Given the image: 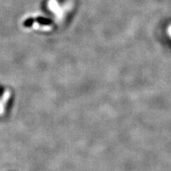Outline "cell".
<instances>
[{
  "mask_svg": "<svg viewBox=\"0 0 171 171\" xmlns=\"http://www.w3.org/2000/svg\"><path fill=\"white\" fill-rule=\"evenodd\" d=\"M170 34H171V27H170Z\"/></svg>",
  "mask_w": 171,
  "mask_h": 171,
  "instance_id": "cell-3",
  "label": "cell"
},
{
  "mask_svg": "<svg viewBox=\"0 0 171 171\" xmlns=\"http://www.w3.org/2000/svg\"><path fill=\"white\" fill-rule=\"evenodd\" d=\"M38 21L41 24H51V21L48 19H45V18H39Z\"/></svg>",
  "mask_w": 171,
  "mask_h": 171,
  "instance_id": "cell-1",
  "label": "cell"
},
{
  "mask_svg": "<svg viewBox=\"0 0 171 171\" xmlns=\"http://www.w3.org/2000/svg\"><path fill=\"white\" fill-rule=\"evenodd\" d=\"M34 24V19H30L26 20V22H24V26H30Z\"/></svg>",
  "mask_w": 171,
  "mask_h": 171,
  "instance_id": "cell-2",
  "label": "cell"
}]
</instances>
